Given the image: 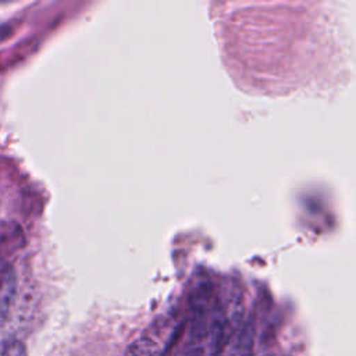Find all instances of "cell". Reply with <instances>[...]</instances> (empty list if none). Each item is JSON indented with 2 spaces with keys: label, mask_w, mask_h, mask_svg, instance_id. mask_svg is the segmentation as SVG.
<instances>
[{
  "label": "cell",
  "mask_w": 356,
  "mask_h": 356,
  "mask_svg": "<svg viewBox=\"0 0 356 356\" xmlns=\"http://www.w3.org/2000/svg\"><path fill=\"white\" fill-rule=\"evenodd\" d=\"M179 325L172 321H160L135 339L125 356H165L178 334Z\"/></svg>",
  "instance_id": "cell-1"
},
{
  "label": "cell",
  "mask_w": 356,
  "mask_h": 356,
  "mask_svg": "<svg viewBox=\"0 0 356 356\" xmlns=\"http://www.w3.org/2000/svg\"><path fill=\"white\" fill-rule=\"evenodd\" d=\"M254 346V330L245 324L234 331L216 356H250Z\"/></svg>",
  "instance_id": "cell-2"
},
{
  "label": "cell",
  "mask_w": 356,
  "mask_h": 356,
  "mask_svg": "<svg viewBox=\"0 0 356 356\" xmlns=\"http://www.w3.org/2000/svg\"><path fill=\"white\" fill-rule=\"evenodd\" d=\"M17 293L15 274L11 266L4 264L0 267V321L8 316Z\"/></svg>",
  "instance_id": "cell-3"
},
{
  "label": "cell",
  "mask_w": 356,
  "mask_h": 356,
  "mask_svg": "<svg viewBox=\"0 0 356 356\" xmlns=\"http://www.w3.org/2000/svg\"><path fill=\"white\" fill-rule=\"evenodd\" d=\"M22 245V232L15 225H6L0 232V263Z\"/></svg>",
  "instance_id": "cell-4"
},
{
  "label": "cell",
  "mask_w": 356,
  "mask_h": 356,
  "mask_svg": "<svg viewBox=\"0 0 356 356\" xmlns=\"http://www.w3.org/2000/svg\"><path fill=\"white\" fill-rule=\"evenodd\" d=\"M0 356H26V348L18 339H3L0 341Z\"/></svg>",
  "instance_id": "cell-5"
},
{
  "label": "cell",
  "mask_w": 356,
  "mask_h": 356,
  "mask_svg": "<svg viewBox=\"0 0 356 356\" xmlns=\"http://www.w3.org/2000/svg\"><path fill=\"white\" fill-rule=\"evenodd\" d=\"M13 35V28L8 25H0V43L7 40Z\"/></svg>",
  "instance_id": "cell-6"
},
{
  "label": "cell",
  "mask_w": 356,
  "mask_h": 356,
  "mask_svg": "<svg viewBox=\"0 0 356 356\" xmlns=\"http://www.w3.org/2000/svg\"><path fill=\"white\" fill-rule=\"evenodd\" d=\"M178 356H191V355H188L186 352H184V353H181V355H178Z\"/></svg>",
  "instance_id": "cell-7"
},
{
  "label": "cell",
  "mask_w": 356,
  "mask_h": 356,
  "mask_svg": "<svg viewBox=\"0 0 356 356\" xmlns=\"http://www.w3.org/2000/svg\"><path fill=\"white\" fill-rule=\"evenodd\" d=\"M268 356H281V355H268Z\"/></svg>",
  "instance_id": "cell-8"
}]
</instances>
